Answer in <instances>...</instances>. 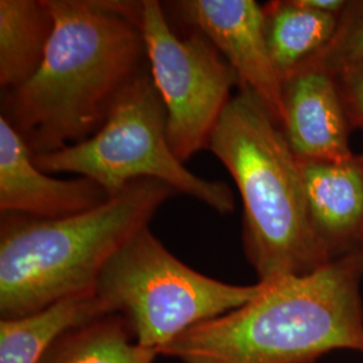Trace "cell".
I'll return each mask as SVG.
<instances>
[{"label": "cell", "mask_w": 363, "mask_h": 363, "mask_svg": "<svg viewBox=\"0 0 363 363\" xmlns=\"http://www.w3.org/2000/svg\"><path fill=\"white\" fill-rule=\"evenodd\" d=\"M45 1H0V85L13 91L34 76L52 35Z\"/></svg>", "instance_id": "obj_14"}, {"label": "cell", "mask_w": 363, "mask_h": 363, "mask_svg": "<svg viewBox=\"0 0 363 363\" xmlns=\"http://www.w3.org/2000/svg\"><path fill=\"white\" fill-rule=\"evenodd\" d=\"M208 150L241 195L244 250L259 283L308 274L333 261L310 220L300 160L256 94L240 88Z\"/></svg>", "instance_id": "obj_3"}, {"label": "cell", "mask_w": 363, "mask_h": 363, "mask_svg": "<svg viewBox=\"0 0 363 363\" xmlns=\"http://www.w3.org/2000/svg\"><path fill=\"white\" fill-rule=\"evenodd\" d=\"M109 315L96 292L78 294L19 318L0 319V363H39L57 337Z\"/></svg>", "instance_id": "obj_12"}, {"label": "cell", "mask_w": 363, "mask_h": 363, "mask_svg": "<svg viewBox=\"0 0 363 363\" xmlns=\"http://www.w3.org/2000/svg\"><path fill=\"white\" fill-rule=\"evenodd\" d=\"M358 255H359V256H362V257H363V247H362V249H361V252H359V253H358Z\"/></svg>", "instance_id": "obj_18"}, {"label": "cell", "mask_w": 363, "mask_h": 363, "mask_svg": "<svg viewBox=\"0 0 363 363\" xmlns=\"http://www.w3.org/2000/svg\"><path fill=\"white\" fill-rule=\"evenodd\" d=\"M167 115L154 79L139 73L117 94L104 124L91 138L58 151L33 154L45 172H70L97 183L109 196L132 182L157 179L228 214L233 193L223 182L206 181L183 166L167 142Z\"/></svg>", "instance_id": "obj_5"}, {"label": "cell", "mask_w": 363, "mask_h": 363, "mask_svg": "<svg viewBox=\"0 0 363 363\" xmlns=\"http://www.w3.org/2000/svg\"><path fill=\"white\" fill-rule=\"evenodd\" d=\"M361 62H363V0H355L349 1L346 10L339 16L337 33L328 46L307 64L319 66L335 76L343 67Z\"/></svg>", "instance_id": "obj_16"}, {"label": "cell", "mask_w": 363, "mask_h": 363, "mask_svg": "<svg viewBox=\"0 0 363 363\" xmlns=\"http://www.w3.org/2000/svg\"><path fill=\"white\" fill-rule=\"evenodd\" d=\"M264 13L268 48L281 79L323 52L339 25V16L316 11L303 0L271 1Z\"/></svg>", "instance_id": "obj_13"}, {"label": "cell", "mask_w": 363, "mask_h": 363, "mask_svg": "<svg viewBox=\"0 0 363 363\" xmlns=\"http://www.w3.org/2000/svg\"><path fill=\"white\" fill-rule=\"evenodd\" d=\"M52 30L34 76L9 91L6 117L34 155L91 138L145 54L143 1L46 0Z\"/></svg>", "instance_id": "obj_1"}, {"label": "cell", "mask_w": 363, "mask_h": 363, "mask_svg": "<svg viewBox=\"0 0 363 363\" xmlns=\"http://www.w3.org/2000/svg\"><path fill=\"white\" fill-rule=\"evenodd\" d=\"M261 291L262 283L233 286L196 272L148 226L117 250L94 288L108 313L120 315L133 339L157 354L190 328L245 306Z\"/></svg>", "instance_id": "obj_6"}, {"label": "cell", "mask_w": 363, "mask_h": 363, "mask_svg": "<svg viewBox=\"0 0 363 363\" xmlns=\"http://www.w3.org/2000/svg\"><path fill=\"white\" fill-rule=\"evenodd\" d=\"M363 257L333 259L303 276L262 283L245 306L195 325L159 355L181 363H313L363 352Z\"/></svg>", "instance_id": "obj_2"}, {"label": "cell", "mask_w": 363, "mask_h": 363, "mask_svg": "<svg viewBox=\"0 0 363 363\" xmlns=\"http://www.w3.org/2000/svg\"><path fill=\"white\" fill-rule=\"evenodd\" d=\"M335 78L351 128L363 132V62L343 67Z\"/></svg>", "instance_id": "obj_17"}, {"label": "cell", "mask_w": 363, "mask_h": 363, "mask_svg": "<svg viewBox=\"0 0 363 363\" xmlns=\"http://www.w3.org/2000/svg\"><path fill=\"white\" fill-rule=\"evenodd\" d=\"M157 355L133 339L120 315L109 313L57 337L39 363H154Z\"/></svg>", "instance_id": "obj_15"}, {"label": "cell", "mask_w": 363, "mask_h": 363, "mask_svg": "<svg viewBox=\"0 0 363 363\" xmlns=\"http://www.w3.org/2000/svg\"><path fill=\"white\" fill-rule=\"evenodd\" d=\"M140 30L151 77L167 115V142L184 163L208 148L222 112L240 85L232 66L201 33L178 37L159 1L145 0Z\"/></svg>", "instance_id": "obj_7"}, {"label": "cell", "mask_w": 363, "mask_h": 363, "mask_svg": "<svg viewBox=\"0 0 363 363\" xmlns=\"http://www.w3.org/2000/svg\"><path fill=\"white\" fill-rule=\"evenodd\" d=\"M175 193L164 182L139 179L103 205L65 218L3 214L0 319L94 291L109 259Z\"/></svg>", "instance_id": "obj_4"}, {"label": "cell", "mask_w": 363, "mask_h": 363, "mask_svg": "<svg viewBox=\"0 0 363 363\" xmlns=\"http://www.w3.org/2000/svg\"><path fill=\"white\" fill-rule=\"evenodd\" d=\"M178 9L232 66L240 88L256 94L281 127L283 79L268 48L264 6L255 0H186Z\"/></svg>", "instance_id": "obj_8"}, {"label": "cell", "mask_w": 363, "mask_h": 363, "mask_svg": "<svg viewBox=\"0 0 363 363\" xmlns=\"http://www.w3.org/2000/svg\"><path fill=\"white\" fill-rule=\"evenodd\" d=\"M300 169L312 226L330 257L359 253L363 247V154L343 162L300 160Z\"/></svg>", "instance_id": "obj_11"}, {"label": "cell", "mask_w": 363, "mask_h": 363, "mask_svg": "<svg viewBox=\"0 0 363 363\" xmlns=\"http://www.w3.org/2000/svg\"><path fill=\"white\" fill-rule=\"evenodd\" d=\"M109 195L88 178L55 179L39 169L30 147L0 116V210L34 218H65L103 205Z\"/></svg>", "instance_id": "obj_9"}, {"label": "cell", "mask_w": 363, "mask_h": 363, "mask_svg": "<svg viewBox=\"0 0 363 363\" xmlns=\"http://www.w3.org/2000/svg\"><path fill=\"white\" fill-rule=\"evenodd\" d=\"M284 121L281 130L300 160L343 162L350 148V121L337 78L306 64L283 79Z\"/></svg>", "instance_id": "obj_10"}]
</instances>
